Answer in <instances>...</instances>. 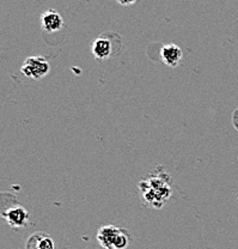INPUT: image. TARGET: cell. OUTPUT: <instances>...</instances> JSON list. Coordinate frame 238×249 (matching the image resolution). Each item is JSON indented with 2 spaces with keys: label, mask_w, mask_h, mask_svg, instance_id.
<instances>
[{
  "label": "cell",
  "mask_w": 238,
  "mask_h": 249,
  "mask_svg": "<svg viewBox=\"0 0 238 249\" xmlns=\"http://www.w3.org/2000/svg\"><path fill=\"white\" fill-rule=\"evenodd\" d=\"M139 189L147 206L162 209L172 196L171 178L164 170L153 171L145 180L140 181Z\"/></svg>",
  "instance_id": "obj_1"
},
{
  "label": "cell",
  "mask_w": 238,
  "mask_h": 249,
  "mask_svg": "<svg viewBox=\"0 0 238 249\" xmlns=\"http://www.w3.org/2000/svg\"><path fill=\"white\" fill-rule=\"evenodd\" d=\"M121 37H118L115 41L109 37V34H103L100 37L96 38L92 43V54L97 60L103 61L109 59L110 56L116 55L119 51H121V47H116V42H121Z\"/></svg>",
  "instance_id": "obj_2"
},
{
  "label": "cell",
  "mask_w": 238,
  "mask_h": 249,
  "mask_svg": "<svg viewBox=\"0 0 238 249\" xmlns=\"http://www.w3.org/2000/svg\"><path fill=\"white\" fill-rule=\"evenodd\" d=\"M49 70V62L42 56H29L20 67V72L25 77L35 80H40L47 76Z\"/></svg>",
  "instance_id": "obj_3"
},
{
  "label": "cell",
  "mask_w": 238,
  "mask_h": 249,
  "mask_svg": "<svg viewBox=\"0 0 238 249\" xmlns=\"http://www.w3.org/2000/svg\"><path fill=\"white\" fill-rule=\"evenodd\" d=\"M2 217L5 218L10 227L18 229V228L25 227L29 223L30 216L29 212L23 206H14L2 212Z\"/></svg>",
  "instance_id": "obj_4"
},
{
  "label": "cell",
  "mask_w": 238,
  "mask_h": 249,
  "mask_svg": "<svg viewBox=\"0 0 238 249\" xmlns=\"http://www.w3.org/2000/svg\"><path fill=\"white\" fill-rule=\"evenodd\" d=\"M120 231V228H116L114 225H104L98 230L96 238L104 249H115V241Z\"/></svg>",
  "instance_id": "obj_5"
},
{
  "label": "cell",
  "mask_w": 238,
  "mask_h": 249,
  "mask_svg": "<svg viewBox=\"0 0 238 249\" xmlns=\"http://www.w3.org/2000/svg\"><path fill=\"white\" fill-rule=\"evenodd\" d=\"M64 19L59 12L48 10L41 16V27L47 33H56L63 28Z\"/></svg>",
  "instance_id": "obj_6"
},
{
  "label": "cell",
  "mask_w": 238,
  "mask_h": 249,
  "mask_svg": "<svg viewBox=\"0 0 238 249\" xmlns=\"http://www.w3.org/2000/svg\"><path fill=\"white\" fill-rule=\"evenodd\" d=\"M182 56V49H181L177 45H174V43H169V45L163 46V48L160 49V59H162V61L169 67L177 66V65L180 64Z\"/></svg>",
  "instance_id": "obj_7"
},
{
  "label": "cell",
  "mask_w": 238,
  "mask_h": 249,
  "mask_svg": "<svg viewBox=\"0 0 238 249\" xmlns=\"http://www.w3.org/2000/svg\"><path fill=\"white\" fill-rule=\"evenodd\" d=\"M25 249H55V245L51 236L45 232H35L28 238Z\"/></svg>",
  "instance_id": "obj_8"
},
{
  "label": "cell",
  "mask_w": 238,
  "mask_h": 249,
  "mask_svg": "<svg viewBox=\"0 0 238 249\" xmlns=\"http://www.w3.org/2000/svg\"><path fill=\"white\" fill-rule=\"evenodd\" d=\"M129 240H131V237H129L127 230L121 229V231L115 241V249H126L129 245Z\"/></svg>",
  "instance_id": "obj_9"
},
{
  "label": "cell",
  "mask_w": 238,
  "mask_h": 249,
  "mask_svg": "<svg viewBox=\"0 0 238 249\" xmlns=\"http://www.w3.org/2000/svg\"><path fill=\"white\" fill-rule=\"evenodd\" d=\"M119 4L123 5V6H131V5L136 4V0H118Z\"/></svg>",
  "instance_id": "obj_10"
},
{
  "label": "cell",
  "mask_w": 238,
  "mask_h": 249,
  "mask_svg": "<svg viewBox=\"0 0 238 249\" xmlns=\"http://www.w3.org/2000/svg\"><path fill=\"white\" fill-rule=\"evenodd\" d=\"M236 128H237V129H238V126H237V127H236Z\"/></svg>",
  "instance_id": "obj_11"
}]
</instances>
